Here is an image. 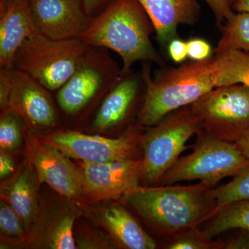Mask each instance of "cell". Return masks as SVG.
I'll list each match as a JSON object with an SVG mask.
<instances>
[{"label": "cell", "instance_id": "6da1fadb", "mask_svg": "<svg viewBox=\"0 0 249 249\" xmlns=\"http://www.w3.org/2000/svg\"><path fill=\"white\" fill-rule=\"evenodd\" d=\"M153 24L137 0H112L93 18L80 40L85 45L111 50L122 60L123 75L132 71L137 62L160 66L165 60L151 41Z\"/></svg>", "mask_w": 249, "mask_h": 249}, {"label": "cell", "instance_id": "7a4b0ae2", "mask_svg": "<svg viewBox=\"0 0 249 249\" xmlns=\"http://www.w3.org/2000/svg\"><path fill=\"white\" fill-rule=\"evenodd\" d=\"M214 187L200 182L188 186H139L124 196L147 222L170 237L208 222L217 201Z\"/></svg>", "mask_w": 249, "mask_h": 249}, {"label": "cell", "instance_id": "3957f363", "mask_svg": "<svg viewBox=\"0 0 249 249\" xmlns=\"http://www.w3.org/2000/svg\"><path fill=\"white\" fill-rule=\"evenodd\" d=\"M150 68L151 62H143L142 70L146 89L137 117L141 127L155 125L170 113L191 106L216 88L212 57L164 69L153 79Z\"/></svg>", "mask_w": 249, "mask_h": 249}, {"label": "cell", "instance_id": "277c9868", "mask_svg": "<svg viewBox=\"0 0 249 249\" xmlns=\"http://www.w3.org/2000/svg\"><path fill=\"white\" fill-rule=\"evenodd\" d=\"M121 66L107 49L88 46L71 76L56 91V103L69 117L83 115L101 105L122 78Z\"/></svg>", "mask_w": 249, "mask_h": 249}, {"label": "cell", "instance_id": "5b68a950", "mask_svg": "<svg viewBox=\"0 0 249 249\" xmlns=\"http://www.w3.org/2000/svg\"><path fill=\"white\" fill-rule=\"evenodd\" d=\"M88 47L80 39L54 40L36 33L18 49L13 67L57 91L73 74Z\"/></svg>", "mask_w": 249, "mask_h": 249}, {"label": "cell", "instance_id": "8992f818", "mask_svg": "<svg viewBox=\"0 0 249 249\" xmlns=\"http://www.w3.org/2000/svg\"><path fill=\"white\" fill-rule=\"evenodd\" d=\"M140 136L143 150L142 179L159 182L186 150V142L203 131L201 121L186 106L173 111Z\"/></svg>", "mask_w": 249, "mask_h": 249}, {"label": "cell", "instance_id": "52a82bcc", "mask_svg": "<svg viewBox=\"0 0 249 249\" xmlns=\"http://www.w3.org/2000/svg\"><path fill=\"white\" fill-rule=\"evenodd\" d=\"M192 147L193 152L178 159L160 180L163 186L198 179L214 186L223 178L234 177L249 165V160L233 142L213 138L204 131Z\"/></svg>", "mask_w": 249, "mask_h": 249}, {"label": "cell", "instance_id": "ba28073f", "mask_svg": "<svg viewBox=\"0 0 249 249\" xmlns=\"http://www.w3.org/2000/svg\"><path fill=\"white\" fill-rule=\"evenodd\" d=\"M203 131L213 138L235 143L249 127V88L218 87L191 104Z\"/></svg>", "mask_w": 249, "mask_h": 249}, {"label": "cell", "instance_id": "9c48e42d", "mask_svg": "<svg viewBox=\"0 0 249 249\" xmlns=\"http://www.w3.org/2000/svg\"><path fill=\"white\" fill-rule=\"evenodd\" d=\"M140 136L136 129L114 139L71 130L56 131L37 137L41 142L55 147L69 158L100 163L135 159Z\"/></svg>", "mask_w": 249, "mask_h": 249}, {"label": "cell", "instance_id": "30bf717a", "mask_svg": "<svg viewBox=\"0 0 249 249\" xmlns=\"http://www.w3.org/2000/svg\"><path fill=\"white\" fill-rule=\"evenodd\" d=\"M28 157L35 170L39 185L47 183L67 199L80 201L85 196L81 169L56 148L41 142L25 125Z\"/></svg>", "mask_w": 249, "mask_h": 249}, {"label": "cell", "instance_id": "8fae6325", "mask_svg": "<svg viewBox=\"0 0 249 249\" xmlns=\"http://www.w3.org/2000/svg\"><path fill=\"white\" fill-rule=\"evenodd\" d=\"M85 196L91 201L117 199L139 187L143 175V158L106 163L83 161Z\"/></svg>", "mask_w": 249, "mask_h": 249}, {"label": "cell", "instance_id": "7c38bea8", "mask_svg": "<svg viewBox=\"0 0 249 249\" xmlns=\"http://www.w3.org/2000/svg\"><path fill=\"white\" fill-rule=\"evenodd\" d=\"M29 9L37 32L54 40L81 38L93 19L83 0H29Z\"/></svg>", "mask_w": 249, "mask_h": 249}, {"label": "cell", "instance_id": "4fadbf2b", "mask_svg": "<svg viewBox=\"0 0 249 249\" xmlns=\"http://www.w3.org/2000/svg\"><path fill=\"white\" fill-rule=\"evenodd\" d=\"M9 71L11 89L7 108L19 114L31 131L55 127L58 124V116L52 91L14 67H10Z\"/></svg>", "mask_w": 249, "mask_h": 249}, {"label": "cell", "instance_id": "5bb4252c", "mask_svg": "<svg viewBox=\"0 0 249 249\" xmlns=\"http://www.w3.org/2000/svg\"><path fill=\"white\" fill-rule=\"evenodd\" d=\"M145 80L142 70L129 71L103 100L91 123L99 132L115 128L127 122L137 109L139 99L145 96Z\"/></svg>", "mask_w": 249, "mask_h": 249}, {"label": "cell", "instance_id": "9a60e30c", "mask_svg": "<svg viewBox=\"0 0 249 249\" xmlns=\"http://www.w3.org/2000/svg\"><path fill=\"white\" fill-rule=\"evenodd\" d=\"M145 10L155 28L160 47L167 49L178 37L181 24L194 25L200 17L197 0H137Z\"/></svg>", "mask_w": 249, "mask_h": 249}, {"label": "cell", "instance_id": "2e32d148", "mask_svg": "<svg viewBox=\"0 0 249 249\" xmlns=\"http://www.w3.org/2000/svg\"><path fill=\"white\" fill-rule=\"evenodd\" d=\"M37 32L31 18L29 0L0 4V68L13 67L23 42Z\"/></svg>", "mask_w": 249, "mask_h": 249}, {"label": "cell", "instance_id": "e0dca14e", "mask_svg": "<svg viewBox=\"0 0 249 249\" xmlns=\"http://www.w3.org/2000/svg\"><path fill=\"white\" fill-rule=\"evenodd\" d=\"M38 179L34 166L28 160L18 173L1 184V197L20 217L26 231L34 224L37 213Z\"/></svg>", "mask_w": 249, "mask_h": 249}, {"label": "cell", "instance_id": "ac0fdd59", "mask_svg": "<svg viewBox=\"0 0 249 249\" xmlns=\"http://www.w3.org/2000/svg\"><path fill=\"white\" fill-rule=\"evenodd\" d=\"M101 222L114 240L124 249H155L157 243L122 206L103 211Z\"/></svg>", "mask_w": 249, "mask_h": 249}, {"label": "cell", "instance_id": "d6986e66", "mask_svg": "<svg viewBox=\"0 0 249 249\" xmlns=\"http://www.w3.org/2000/svg\"><path fill=\"white\" fill-rule=\"evenodd\" d=\"M216 88L241 84L249 88V52L233 49L212 57Z\"/></svg>", "mask_w": 249, "mask_h": 249}, {"label": "cell", "instance_id": "ffe728a7", "mask_svg": "<svg viewBox=\"0 0 249 249\" xmlns=\"http://www.w3.org/2000/svg\"><path fill=\"white\" fill-rule=\"evenodd\" d=\"M208 222L200 231L209 240L234 229L249 232V200L235 201L224 206Z\"/></svg>", "mask_w": 249, "mask_h": 249}, {"label": "cell", "instance_id": "44dd1931", "mask_svg": "<svg viewBox=\"0 0 249 249\" xmlns=\"http://www.w3.org/2000/svg\"><path fill=\"white\" fill-rule=\"evenodd\" d=\"M220 39L214 54L233 49L249 52V13L238 12L219 26Z\"/></svg>", "mask_w": 249, "mask_h": 249}, {"label": "cell", "instance_id": "7402d4cb", "mask_svg": "<svg viewBox=\"0 0 249 249\" xmlns=\"http://www.w3.org/2000/svg\"><path fill=\"white\" fill-rule=\"evenodd\" d=\"M213 193L217 201L214 215L228 204L249 200V165L232 177L231 181L227 184L213 188Z\"/></svg>", "mask_w": 249, "mask_h": 249}, {"label": "cell", "instance_id": "603a6c76", "mask_svg": "<svg viewBox=\"0 0 249 249\" xmlns=\"http://www.w3.org/2000/svg\"><path fill=\"white\" fill-rule=\"evenodd\" d=\"M25 124L19 114L7 108L1 111L0 116V147L1 151H12L20 145L23 124Z\"/></svg>", "mask_w": 249, "mask_h": 249}, {"label": "cell", "instance_id": "cb8c5ba5", "mask_svg": "<svg viewBox=\"0 0 249 249\" xmlns=\"http://www.w3.org/2000/svg\"><path fill=\"white\" fill-rule=\"evenodd\" d=\"M76 219V213L65 214L54 224L47 235V245L53 249H76L73 238V229Z\"/></svg>", "mask_w": 249, "mask_h": 249}, {"label": "cell", "instance_id": "d4e9b609", "mask_svg": "<svg viewBox=\"0 0 249 249\" xmlns=\"http://www.w3.org/2000/svg\"><path fill=\"white\" fill-rule=\"evenodd\" d=\"M224 242L206 239L200 230L189 229L170 237L165 245L168 249H224Z\"/></svg>", "mask_w": 249, "mask_h": 249}, {"label": "cell", "instance_id": "484cf974", "mask_svg": "<svg viewBox=\"0 0 249 249\" xmlns=\"http://www.w3.org/2000/svg\"><path fill=\"white\" fill-rule=\"evenodd\" d=\"M0 230L1 234L11 238H22L25 233V229L20 217L14 209L2 199L0 203Z\"/></svg>", "mask_w": 249, "mask_h": 249}, {"label": "cell", "instance_id": "4316f807", "mask_svg": "<svg viewBox=\"0 0 249 249\" xmlns=\"http://www.w3.org/2000/svg\"><path fill=\"white\" fill-rule=\"evenodd\" d=\"M188 57L193 61H202L211 58L212 48L207 41L200 38L191 39L187 42Z\"/></svg>", "mask_w": 249, "mask_h": 249}, {"label": "cell", "instance_id": "83f0119b", "mask_svg": "<svg viewBox=\"0 0 249 249\" xmlns=\"http://www.w3.org/2000/svg\"><path fill=\"white\" fill-rule=\"evenodd\" d=\"M213 13L216 22L221 26L226 21L233 17V11L228 0H204Z\"/></svg>", "mask_w": 249, "mask_h": 249}, {"label": "cell", "instance_id": "f1b7e54d", "mask_svg": "<svg viewBox=\"0 0 249 249\" xmlns=\"http://www.w3.org/2000/svg\"><path fill=\"white\" fill-rule=\"evenodd\" d=\"M11 89V80L9 68H0V108L7 109Z\"/></svg>", "mask_w": 249, "mask_h": 249}, {"label": "cell", "instance_id": "f546056e", "mask_svg": "<svg viewBox=\"0 0 249 249\" xmlns=\"http://www.w3.org/2000/svg\"><path fill=\"white\" fill-rule=\"evenodd\" d=\"M167 50L170 58L176 63H181L188 58L187 42L180 40L178 37L170 42Z\"/></svg>", "mask_w": 249, "mask_h": 249}, {"label": "cell", "instance_id": "4dcf8cb0", "mask_svg": "<svg viewBox=\"0 0 249 249\" xmlns=\"http://www.w3.org/2000/svg\"><path fill=\"white\" fill-rule=\"evenodd\" d=\"M239 230L240 235L224 242V249H249V232L242 229Z\"/></svg>", "mask_w": 249, "mask_h": 249}, {"label": "cell", "instance_id": "1f68e13d", "mask_svg": "<svg viewBox=\"0 0 249 249\" xmlns=\"http://www.w3.org/2000/svg\"><path fill=\"white\" fill-rule=\"evenodd\" d=\"M112 0H83L85 11L91 17L101 13Z\"/></svg>", "mask_w": 249, "mask_h": 249}, {"label": "cell", "instance_id": "d6a6232c", "mask_svg": "<svg viewBox=\"0 0 249 249\" xmlns=\"http://www.w3.org/2000/svg\"><path fill=\"white\" fill-rule=\"evenodd\" d=\"M15 170L14 163L12 159L5 152L0 153V178L1 179L11 175Z\"/></svg>", "mask_w": 249, "mask_h": 249}, {"label": "cell", "instance_id": "836d02e7", "mask_svg": "<svg viewBox=\"0 0 249 249\" xmlns=\"http://www.w3.org/2000/svg\"><path fill=\"white\" fill-rule=\"evenodd\" d=\"M235 145L239 150L249 160V127L240 139L235 142Z\"/></svg>", "mask_w": 249, "mask_h": 249}, {"label": "cell", "instance_id": "e575fe53", "mask_svg": "<svg viewBox=\"0 0 249 249\" xmlns=\"http://www.w3.org/2000/svg\"><path fill=\"white\" fill-rule=\"evenodd\" d=\"M232 10L238 12L249 13V0H235L231 4Z\"/></svg>", "mask_w": 249, "mask_h": 249}, {"label": "cell", "instance_id": "d590c367", "mask_svg": "<svg viewBox=\"0 0 249 249\" xmlns=\"http://www.w3.org/2000/svg\"><path fill=\"white\" fill-rule=\"evenodd\" d=\"M10 1H11V0H0V4H6V3L9 2Z\"/></svg>", "mask_w": 249, "mask_h": 249}, {"label": "cell", "instance_id": "8d00e7d4", "mask_svg": "<svg viewBox=\"0 0 249 249\" xmlns=\"http://www.w3.org/2000/svg\"><path fill=\"white\" fill-rule=\"evenodd\" d=\"M228 1H229L231 5L232 3L233 2V1H235V0H228Z\"/></svg>", "mask_w": 249, "mask_h": 249}]
</instances>
